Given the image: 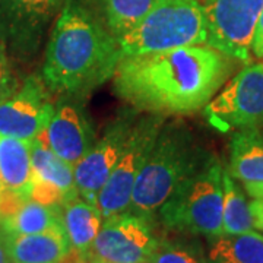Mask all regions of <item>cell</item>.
<instances>
[{
    "label": "cell",
    "mask_w": 263,
    "mask_h": 263,
    "mask_svg": "<svg viewBox=\"0 0 263 263\" xmlns=\"http://www.w3.org/2000/svg\"><path fill=\"white\" fill-rule=\"evenodd\" d=\"M233 59L206 44L120 59L116 94L136 111L186 116L200 111L226 84Z\"/></svg>",
    "instance_id": "6da1fadb"
},
{
    "label": "cell",
    "mask_w": 263,
    "mask_h": 263,
    "mask_svg": "<svg viewBox=\"0 0 263 263\" xmlns=\"http://www.w3.org/2000/svg\"><path fill=\"white\" fill-rule=\"evenodd\" d=\"M123 57L117 40L81 0H66L46 47L41 70L51 94L82 100L114 76Z\"/></svg>",
    "instance_id": "7a4b0ae2"
},
{
    "label": "cell",
    "mask_w": 263,
    "mask_h": 263,
    "mask_svg": "<svg viewBox=\"0 0 263 263\" xmlns=\"http://www.w3.org/2000/svg\"><path fill=\"white\" fill-rule=\"evenodd\" d=\"M209 155L186 124L164 122L136 179L127 212L152 218L180 183L196 171Z\"/></svg>",
    "instance_id": "3957f363"
},
{
    "label": "cell",
    "mask_w": 263,
    "mask_h": 263,
    "mask_svg": "<svg viewBox=\"0 0 263 263\" xmlns=\"http://www.w3.org/2000/svg\"><path fill=\"white\" fill-rule=\"evenodd\" d=\"M222 173L219 160L215 155H209L158 209L161 224L171 231L202 235L209 240L224 234Z\"/></svg>",
    "instance_id": "277c9868"
},
{
    "label": "cell",
    "mask_w": 263,
    "mask_h": 263,
    "mask_svg": "<svg viewBox=\"0 0 263 263\" xmlns=\"http://www.w3.org/2000/svg\"><path fill=\"white\" fill-rule=\"evenodd\" d=\"M203 6L199 0H158L127 32L117 38L123 57L206 44Z\"/></svg>",
    "instance_id": "5b68a950"
},
{
    "label": "cell",
    "mask_w": 263,
    "mask_h": 263,
    "mask_svg": "<svg viewBox=\"0 0 263 263\" xmlns=\"http://www.w3.org/2000/svg\"><path fill=\"white\" fill-rule=\"evenodd\" d=\"M164 122V116L158 114L136 117L122 157L97 197V208L104 219L129 211L136 179L149 157Z\"/></svg>",
    "instance_id": "8992f818"
},
{
    "label": "cell",
    "mask_w": 263,
    "mask_h": 263,
    "mask_svg": "<svg viewBox=\"0 0 263 263\" xmlns=\"http://www.w3.org/2000/svg\"><path fill=\"white\" fill-rule=\"evenodd\" d=\"M203 113L221 133L263 127V63L246 66L212 98Z\"/></svg>",
    "instance_id": "52a82bcc"
},
{
    "label": "cell",
    "mask_w": 263,
    "mask_h": 263,
    "mask_svg": "<svg viewBox=\"0 0 263 263\" xmlns=\"http://www.w3.org/2000/svg\"><path fill=\"white\" fill-rule=\"evenodd\" d=\"M202 6L206 21V46L249 63L263 0H205Z\"/></svg>",
    "instance_id": "ba28073f"
},
{
    "label": "cell",
    "mask_w": 263,
    "mask_h": 263,
    "mask_svg": "<svg viewBox=\"0 0 263 263\" xmlns=\"http://www.w3.org/2000/svg\"><path fill=\"white\" fill-rule=\"evenodd\" d=\"M151 218L123 212L105 218L88 257L101 263H145L158 245Z\"/></svg>",
    "instance_id": "9c48e42d"
},
{
    "label": "cell",
    "mask_w": 263,
    "mask_h": 263,
    "mask_svg": "<svg viewBox=\"0 0 263 263\" xmlns=\"http://www.w3.org/2000/svg\"><path fill=\"white\" fill-rule=\"evenodd\" d=\"M138 114L123 111L107 126L101 138L73 167L78 195L97 206V197L122 157Z\"/></svg>",
    "instance_id": "30bf717a"
},
{
    "label": "cell",
    "mask_w": 263,
    "mask_h": 263,
    "mask_svg": "<svg viewBox=\"0 0 263 263\" xmlns=\"http://www.w3.org/2000/svg\"><path fill=\"white\" fill-rule=\"evenodd\" d=\"M54 110L56 104L47 86L31 76L15 94L0 103V136L34 141L47 127Z\"/></svg>",
    "instance_id": "8fae6325"
},
{
    "label": "cell",
    "mask_w": 263,
    "mask_h": 263,
    "mask_svg": "<svg viewBox=\"0 0 263 263\" xmlns=\"http://www.w3.org/2000/svg\"><path fill=\"white\" fill-rule=\"evenodd\" d=\"M66 0H0V38L22 54H32Z\"/></svg>",
    "instance_id": "7c38bea8"
},
{
    "label": "cell",
    "mask_w": 263,
    "mask_h": 263,
    "mask_svg": "<svg viewBox=\"0 0 263 263\" xmlns=\"http://www.w3.org/2000/svg\"><path fill=\"white\" fill-rule=\"evenodd\" d=\"M81 101L73 98L60 101L47 127L38 136L59 158L72 167L84 158L97 141L92 123Z\"/></svg>",
    "instance_id": "4fadbf2b"
},
{
    "label": "cell",
    "mask_w": 263,
    "mask_h": 263,
    "mask_svg": "<svg viewBox=\"0 0 263 263\" xmlns=\"http://www.w3.org/2000/svg\"><path fill=\"white\" fill-rule=\"evenodd\" d=\"M31 142L0 136V192L22 200L31 199L34 181Z\"/></svg>",
    "instance_id": "5bb4252c"
},
{
    "label": "cell",
    "mask_w": 263,
    "mask_h": 263,
    "mask_svg": "<svg viewBox=\"0 0 263 263\" xmlns=\"http://www.w3.org/2000/svg\"><path fill=\"white\" fill-rule=\"evenodd\" d=\"M12 263H62L72 252L65 227L35 234H9Z\"/></svg>",
    "instance_id": "9a60e30c"
},
{
    "label": "cell",
    "mask_w": 263,
    "mask_h": 263,
    "mask_svg": "<svg viewBox=\"0 0 263 263\" xmlns=\"http://www.w3.org/2000/svg\"><path fill=\"white\" fill-rule=\"evenodd\" d=\"M63 227L72 250L88 259L89 250L103 226L104 218L100 209L88 203L81 196L63 202Z\"/></svg>",
    "instance_id": "2e32d148"
},
{
    "label": "cell",
    "mask_w": 263,
    "mask_h": 263,
    "mask_svg": "<svg viewBox=\"0 0 263 263\" xmlns=\"http://www.w3.org/2000/svg\"><path fill=\"white\" fill-rule=\"evenodd\" d=\"M227 171L243 183H263V127L235 132Z\"/></svg>",
    "instance_id": "e0dca14e"
},
{
    "label": "cell",
    "mask_w": 263,
    "mask_h": 263,
    "mask_svg": "<svg viewBox=\"0 0 263 263\" xmlns=\"http://www.w3.org/2000/svg\"><path fill=\"white\" fill-rule=\"evenodd\" d=\"M158 0H82L84 6L116 40L127 32Z\"/></svg>",
    "instance_id": "ac0fdd59"
},
{
    "label": "cell",
    "mask_w": 263,
    "mask_h": 263,
    "mask_svg": "<svg viewBox=\"0 0 263 263\" xmlns=\"http://www.w3.org/2000/svg\"><path fill=\"white\" fill-rule=\"evenodd\" d=\"M9 234H35L63 227L62 206L44 205L34 199L25 200L8 218L0 221Z\"/></svg>",
    "instance_id": "d6986e66"
},
{
    "label": "cell",
    "mask_w": 263,
    "mask_h": 263,
    "mask_svg": "<svg viewBox=\"0 0 263 263\" xmlns=\"http://www.w3.org/2000/svg\"><path fill=\"white\" fill-rule=\"evenodd\" d=\"M208 263H263V235L254 231L209 240Z\"/></svg>",
    "instance_id": "ffe728a7"
},
{
    "label": "cell",
    "mask_w": 263,
    "mask_h": 263,
    "mask_svg": "<svg viewBox=\"0 0 263 263\" xmlns=\"http://www.w3.org/2000/svg\"><path fill=\"white\" fill-rule=\"evenodd\" d=\"M31 161L34 177L54 184L65 195V202L72 197L79 196L75 186L73 167L62 158H59L38 138L31 142Z\"/></svg>",
    "instance_id": "44dd1931"
},
{
    "label": "cell",
    "mask_w": 263,
    "mask_h": 263,
    "mask_svg": "<svg viewBox=\"0 0 263 263\" xmlns=\"http://www.w3.org/2000/svg\"><path fill=\"white\" fill-rule=\"evenodd\" d=\"M224 205H222V231L227 235L243 234L253 231V218L250 205L235 179L224 170L222 173Z\"/></svg>",
    "instance_id": "7402d4cb"
},
{
    "label": "cell",
    "mask_w": 263,
    "mask_h": 263,
    "mask_svg": "<svg viewBox=\"0 0 263 263\" xmlns=\"http://www.w3.org/2000/svg\"><path fill=\"white\" fill-rule=\"evenodd\" d=\"M149 263H208V259L197 241H171L160 238Z\"/></svg>",
    "instance_id": "603a6c76"
},
{
    "label": "cell",
    "mask_w": 263,
    "mask_h": 263,
    "mask_svg": "<svg viewBox=\"0 0 263 263\" xmlns=\"http://www.w3.org/2000/svg\"><path fill=\"white\" fill-rule=\"evenodd\" d=\"M18 79L13 73V69L5 50V44L0 41V103L12 97L18 91Z\"/></svg>",
    "instance_id": "cb8c5ba5"
},
{
    "label": "cell",
    "mask_w": 263,
    "mask_h": 263,
    "mask_svg": "<svg viewBox=\"0 0 263 263\" xmlns=\"http://www.w3.org/2000/svg\"><path fill=\"white\" fill-rule=\"evenodd\" d=\"M31 199L37 200L40 203H44V205L62 206L65 202V195L54 184L34 177L32 189H31Z\"/></svg>",
    "instance_id": "d4e9b609"
},
{
    "label": "cell",
    "mask_w": 263,
    "mask_h": 263,
    "mask_svg": "<svg viewBox=\"0 0 263 263\" xmlns=\"http://www.w3.org/2000/svg\"><path fill=\"white\" fill-rule=\"evenodd\" d=\"M252 51L257 59H263V9L260 16L257 19V25L254 29L253 41H252Z\"/></svg>",
    "instance_id": "484cf974"
},
{
    "label": "cell",
    "mask_w": 263,
    "mask_h": 263,
    "mask_svg": "<svg viewBox=\"0 0 263 263\" xmlns=\"http://www.w3.org/2000/svg\"><path fill=\"white\" fill-rule=\"evenodd\" d=\"M249 205L253 218V227L259 231H263V197H253Z\"/></svg>",
    "instance_id": "4316f807"
},
{
    "label": "cell",
    "mask_w": 263,
    "mask_h": 263,
    "mask_svg": "<svg viewBox=\"0 0 263 263\" xmlns=\"http://www.w3.org/2000/svg\"><path fill=\"white\" fill-rule=\"evenodd\" d=\"M0 263H12L9 249V233L0 226Z\"/></svg>",
    "instance_id": "83f0119b"
},
{
    "label": "cell",
    "mask_w": 263,
    "mask_h": 263,
    "mask_svg": "<svg viewBox=\"0 0 263 263\" xmlns=\"http://www.w3.org/2000/svg\"><path fill=\"white\" fill-rule=\"evenodd\" d=\"M245 189L252 197H263V183H246Z\"/></svg>",
    "instance_id": "f1b7e54d"
},
{
    "label": "cell",
    "mask_w": 263,
    "mask_h": 263,
    "mask_svg": "<svg viewBox=\"0 0 263 263\" xmlns=\"http://www.w3.org/2000/svg\"><path fill=\"white\" fill-rule=\"evenodd\" d=\"M145 263H149V262H145Z\"/></svg>",
    "instance_id": "f546056e"
}]
</instances>
